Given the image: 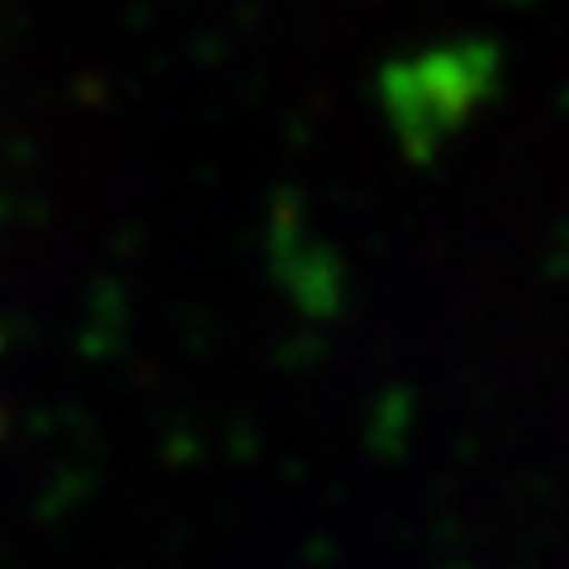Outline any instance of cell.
<instances>
[{"label": "cell", "instance_id": "obj_1", "mask_svg": "<svg viewBox=\"0 0 569 569\" xmlns=\"http://www.w3.org/2000/svg\"><path fill=\"white\" fill-rule=\"evenodd\" d=\"M489 67L493 58L485 48H451L389 71L385 104L395 114L403 148L413 157H432L489 91Z\"/></svg>", "mask_w": 569, "mask_h": 569}]
</instances>
